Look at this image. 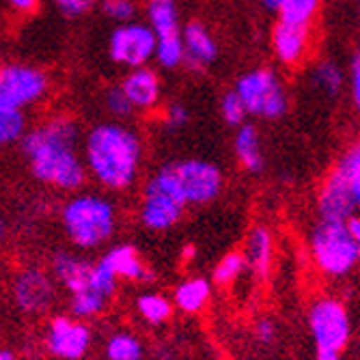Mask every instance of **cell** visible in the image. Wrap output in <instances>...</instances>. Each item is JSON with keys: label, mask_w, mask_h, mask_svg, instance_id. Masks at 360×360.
Segmentation results:
<instances>
[{"label": "cell", "mask_w": 360, "mask_h": 360, "mask_svg": "<svg viewBox=\"0 0 360 360\" xmlns=\"http://www.w3.org/2000/svg\"><path fill=\"white\" fill-rule=\"evenodd\" d=\"M20 145L28 171L37 181L70 194L86 184V162L78 151L80 125L72 117L56 115L30 127Z\"/></svg>", "instance_id": "cell-1"}, {"label": "cell", "mask_w": 360, "mask_h": 360, "mask_svg": "<svg viewBox=\"0 0 360 360\" xmlns=\"http://www.w3.org/2000/svg\"><path fill=\"white\" fill-rule=\"evenodd\" d=\"M89 175L108 192L132 188L143 169V141L123 121L93 125L82 145Z\"/></svg>", "instance_id": "cell-2"}, {"label": "cell", "mask_w": 360, "mask_h": 360, "mask_svg": "<svg viewBox=\"0 0 360 360\" xmlns=\"http://www.w3.org/2000/svg\"><path fill=\"white\" fill-rule=\"evenodd\" d=\"M117 205L106 194L74 192L60 205V229L76 250L106 246L117 233Z\"/></svg>", "instance_id": "cell-3"}, {"label": "cell", "mask_w": 360, "mask_h": 360, "mask_svg": "<svg viewBox=\"0 0 360 360\" xmlns=\"http://www.w3.org/2000/svg\"><path fill=\"white\" fill-rule=\"evenodd\" d=\"M315 268L328 278H345L360 264V252L347 222L319 220L309 240Z\"/></svg>", "instance_id": "cell-4"}, {"label": "cell", "mask_w": 360, "mask_h": 360, "mask_svg": "<svg viewBox=\"0 0 360 360\" xmlns=\"http://www.w3.org/2000/svg\"><path fill=\"white\" fill-rule=\"evenodd\" d=\"M188 207L190 205L186 203L169 165H165L147 179L141 192L139 216L145 229L165 233L184 218Z\"/></svg>", "instance_id": "cell-5"}, {"label": "cell", "mask_w": 360, "mask_h": 360, "mask_svg": "<svg viewBox=\"0 0 360 360\" xmlns=\"http://www.w3.org/2000/svg\"><path fill=\"white\" fill-rule=\"evenodd\" d=\"M58 283L50 270L28 264L13 272L11 276V300L13 307L28 317L48 315L58 298Z\"/></svg>", "instance_id": "cell-6"}, {"label": "cell", "mask_w": 360, "mask_h": 360, "mask_svg": "<svg viewBox=\"0 0 360 360\" xmlns=\"http://www.w3.org/2000/svg\"><path fill=\"white\" fill-rule=\"evenodd\" d=\"M248 108V115L261 119H281L287 112L289 100L285 86L274 70L259 68L244 74L233 89Z\"/></svg>", "instance_id": "cell-7"}, {"label": "cell", "mask_w": 360, "mask_h": 360, "mask_svg": "<svg viewBox=\"0 0 360 360\" xmlns=\"http://www.w3.org/2000/svg\"><path fill=\"white\" fill-rule=\"evenodd\" d=\"M41 347L52 360H84L93 347V328L72 313L52 315L44 326Z\"/></svg>", "instance_id": "cell-8"}, {"label": "cell", "mask_w": 360, "mask_h": 360, "mask_svg": "<svg viewBox=\"0 0 360 360\" xmlns=\"http://www.w3.org/2000/svg\"><path fill=\"white\" fill-rule=\"evenodd\" d=\"M145 15L158 37L155 60L165 70L184 65V28L175 0H145Z\"/></svg>", "instance_id": "cell-9"}, {"label": "cell", "mask_w": 360, "mask_h": 360, "mask_svg": "<svg viewBox=\"0 0 360 360\" xmlns=\"http://www.w3.org/2000/svg\"><path fill=\"white\" fill-rule=\"evenodd\" d=\"M309 330L317 349L343 352L352 341V319L339 298L321 296L309 309Z\"/></svg>", "instance_id": "cell-10"}, {"label": "cell", "mask_w": 360, "mask_h": 360, "mask_svg": "<svg viewBox=\"0 0 360 360\" xmlns=\"http://www.w3.org/2000/svg\"><path fill=\"white\" fill-rule=\"evenodd\" d=\"M50 80L44 70L28 63H7L0 70V108L26 110L48 95Z\"/></svg>", "instance_id": "cell-11"}, {"label": "cell", "mask_w": 360, "mask_h": 360, "mask_svg": "<svg viewBox=\"0 0 360 360\" xmlns=\"http://www.w3.org/2000/svg\"><path fill=\"white\" fill-rule=\"evenodd\" d=\"M169 169L188 205H207L216 201L222 192L224 177L214 162L188 158L169 162Z\"/></svg>", "instance_id": "cell-12"}, {"label": "cell", "mask_w": 360, "mask_h": 360, "mask_svg": "<svg viewBox=\"0 0 360 360\" xmlns=\"http://www.w3.org/2000/svg\"><path fill=\"white\" fill-rule=\"evenodd\" d=\"M158 37L147 22H127L117 24L108 39V54L117 65L127 70L147 68V63L155 58Z\"/></svg>", "instance_id": "cell-13"}, {"label": "cell", "mask_w": 360, "mask_h": 360, "mask_svg": "<svg viewBox=\"0 0 360 360\" xmlns=\"http://www.w3.org/2000/svg\"><path fill=\"white\" fill-rule=\"evenodd\" d=\"M50 272L68 298L95 287V261L82 250H56L50 259ZM97 289V287H95Z\"/></svg>", "instance_id": "cell-14"}, {"label": "cell", "mask_w": 360, "mask_h": 360, "mask_svg": "<svg viewBox=\"0 0 360 360\" xmlns=\"http://www.w3.org/2000/svg\"><path fill=\"white\" fill-rule=\"evenodd\" d=\"M358 214L354 192L345 175L335 169L323 177L317 190V216L328 222H349Z\"/></svg>", "instance_id": "cell-15"}, {"label": "cell", "mask_w": 360, "mask_h": 360, "mask_svg": "<svg viewBox=\"0 0 360 360\" xmlns=\"http://www.w3.org/2000/svg\"><path fill=\"white\" fill-rule=\"evenodd\" d=\"M311 30L309 26H298L281 22L272 28V52L283 65H298L309 52Z\"/></svg>", "instance_id": "cell-16"}, {"label": "cell", "mask_w": 360, "mask_h": 360, "mask_svg": "<svg viewBox=\"0 0 360 360\" xmlns=\"http://www.w3.org/2000/svg\"><path fill=\"white\" fill-rule=\"evenodd\" d=\"M102 259L108 264V268L119 276V281L127 283H151L155 281V272L145 264L141 252L129 244H115L110 246Z\"/></svg>", "instance_id": "cell-17"}, {"label": "cell", "mask_w": 360, "mask_h": 360, "mask_svg": "<svg viewBox=\"0 0 360 360\" xmlns=\"http://www.w3.org/2000/svg\"><path fill=\"white\" fill-rule=\"evenodd\" d=\"M121 86L139 112H149L158 108L162 97V82L153 70L149 68L129 70L127 76L121 80Z\"/></svg>", "instance_id": "cell-18"}, {"label": "cell", "mask_w": 360, "mask_h": 360, "mask_svg": "<svg viewBox=\"0 0 360 360\" xmlns=\"http://www.w3.org/2000/svg\"><path fill=\"white\" fill-rule=\"evenodd\" d=\"M218 56V46L201 22H190L184 28V63L190 70L199 72L212 65Z\"/></svg>", "instance_id": "cell-19"}, {"label": "cell", "mask_w": 360, "mask_h": 360, "mask_svg": "<svg viewBox=\"0 0 360 360\" xmlns=\"http://www.w3.org/2000/svg\"><path fill=\"white\" fill-rule=\"evenodd\" d=\"M248 270L257 278H268L272 270V259H274V238L270 229L264 224H257L250 229L246 238V248H244Z\"/></svg>", "instance_id": "cell-20"}, {"label": "cell", "mask_w": 360, "mask_h": 360, "mask_svg": "<svg viewBox=\"0 0 360 360\" xmlns=\"http://www.w3.org/2000/svg\"><path fill=\"white\" fill-rule=\"evenodd\" d=\"M212 298V283L205 276H192L181 281L173 291V304L181 313H201Z\"/></svg>", "instance_id": "cell-21"}, {"label": "cell", "mask_w": 360, "mask_h": 360, "mask_svg": "<svg viewBox=\"0 0 360 360\" xmlns=\"http://www.w3.org/2000/svg\"><path fill=\"white\" fill-rule=\"evenodd\" d=\"M233 151L240 165L248 173H261L264 171V149H261V136L259 129L250 123H244L238 127Z\"/></svg>", "instance_id": "cell-22"}, {"label": "cell", "mask_w": 360, "mask_h": 360, "mask_svg": "<svg viewBox=\"0 0 360 360\" xmlns=\"http://www.w3.org/2000/svg\"><path fill=\"white\" fill-rule=\"evenodd\" d=\"M104 356L106 360H143L145 345L134 333L115 330L104 341Z\"/></svg>", "instance_id": "cell-23"}, {"label": "cell", "mask_w": 360, "mask_h": 360, "mask_svg": "<svg viewBox=\"0 0 360 360\" xmlns=\"http://www.w3.org/2000/svg\"><path fill=\"white\" fill-rule=\"evenodd\" d=\"M173 302L158 291H143L136 298V313L149 326L167 323L173 315Z\"/></svg>", "instance_id": "cell-24"}, {"label": "cell", "mask_w": 360, "mask_h": 360, "mask_svg": "<svg viewBox=\"0 0 360 360\" xmlns=\"http://www.w3.org/2000/svg\"><path fill=\"white\" fill-rule=\"evenodd\" d=\"M319 7L321 0H283L276 11L281 15V22L311 26L319 13Z\"/></svg>", "instance_id": "cell-25"}, {"label": "cell", "mask_w": 360, "mask_h": 360, "mask_svg": "<svg viewBox=\"0 0 360 360\" xmlns=\"http://www.w3.org/2000/svg\"><path fill=\"white\" fill-rule=\"evenodd\" d=\"M248 270V261L244 252H226L212 272V283L218 287H229L231 283H236L244 272Z\"/></svg>", "instance_id": "cell-26"}, {"label": "cell", "mask_w": 360, "mask_h": 360, "mask_svg": "<svg viewBox=\"0 0 360 360\" xmlns=\"http://www.w3.org/2000/svg\"><path fill=\"white\" fill-rule=\"evenodd\" d=\"M28 134V121L20 108H0V143H22Z\"/></svg>", "instance_id": "cell-27"}, {"label": "cell", "mask_w": 360, "mask_h": 360, "mask_svg": "<svg viewBox=\"0 0 360 360\" xmlns=\"http://www.w3.org/2000/svg\"><path fill=\"white\" fill-rule=\"evenodd\" d=\"M313 82L323 93L337 95L343 89L345 76H343V72H341V68H339L337 63H333V60H319L313 68Z\"/></svg>", "instance_id": "cell-28"}, {"label": "cell", "mask_w": 360, "mask_h": 360, "mask_svg": "<svg viewBox=\"0 0 360 360\" xmlns=\"http://www.w3.org/2000/svg\"><path fill=\"white\" fill-rule=\"evenodd\" d=\"M337 169L349 181V188H352L354 199H356V207H358V214H360V143H356L354 147H349L341 155Z\"/></svg>", "instance_id": "cell-29"}, {"label": "cell", "mask_w": 360, "mask_h": 360, "mask_svg": "<svg viewBox=\"0 0 360 360\" xmlns=\"http://www.w3.org/2000/svg\"><path fill=\"white\" fill-rule=\"evenodd\" d=\"M104 106H106L108 115L115 121H125V119H129V117L136 112L134 104L129 102V97L125 95V91H123L121 84L106 89V93H104Z\"/></svg>", "instance_id": "cell-30"}, {"label": "cell", "mask_w": 360, "mask_h": 360, "mask_svg": "<svg viewBox=\"0 0 360 360\" xmlns=\"http://www.w3.org/2000/svg\"><path fill=\"white\" fill-rule=\"evenodd\" d=\"M102 13L117 22V24H127L139 18V0H102L100 3Z\"/></svg>", "instance_id": "cell-31"}, {"label": "cell", "mask_w": 360, "mask_h": 360, "mask_svg": "<svg viewBox=\"0 0 360 360\" xmlns=\"http://www.w3.org/2000/svg\"><path fill=\"white\" fill-rule=\"evenodd\" d=\"M220 117L224 119L226 125H231V127H240V125L246 123L248 108H246V104L242 102V97L236 91L226 93L220 100Z\"/></svg>", "instance_id": "cell-32"}, {"label": "cell", "mask_w": 360, "mask_h": 360, "mask_svg": "<svg viewBox=\"0 0 360 360\" xmlns=\"http://www.w3.org/2000/svg\"><path fill=\"white\" fill-rule=\"evenodd\" d=\"M100 0H52V5L65 15V18H80L89 13Z\"/></svg>", "instance_id": "cell-33"}, {"label": "cell", "mask_w": 360, "mask_h": 360, "mask_svg": "<svg viewBox=\"0 0 360 360\" xmlns=\"http://www.w3.org/2000/svg\"><path fill=\"white\" fill-rule=\"evenodd\" d=\"M190 121V110L181 102H173L165 108V125L169 129H181Z\"/></svg>", "instance_id": "cell-34"}, {"label": "cell", "mask_w": 360, "mask_h": 360, "mask_svg": "<svg viewBox=\"0 0 360 360\" xmlns=\"http://www.w3.org/2000/svg\"><path fill=\"white\" fill-rule=\"evenodd\" d=\"M349 93L356 110L360 112V48L356 50L349 63Z\"/></svg>", "instance_id": "cell-35"}, {"label": "cell", "mask_w": 360, "mask_h": 360, "mask_svg": "<svg viewBox=\"0 0 360 360\" xmlns=\"http://www.w3.org/2000/svg\"><path fill=\"white\" fill-rule=\"evenodd\" d=\"M276 335H278V330H276V323L272 319H259L255 323V339H257V343L272 345L276 341Z\"/></svg>", "instance_id": "cell-36"}, {"label": "cell", "mask_w": 360, "mask_h": 360, "mask_svg": "<svg viewBox=\"0 0 360 360\" xmlns=\"http://www.w3.org/2000/svg\"><path fill=\"white\" fill-rule=\"evenodd\" d=\"M5 3L9 5L11 11H15L20 15H30V13L37 11V7L41 5V0H5Z\"/></svg>", "instance_id": "cell-37"}, {"label": "cell", "mask_w": 360, "mask_h": 360, "mask_svg": "<svg viewBox=\"0 0 360 360\" xmlns=\"http://www.w3.org/2000/svg\"><path fill=\"white\" fill-rule=\"evenodd\" d=\"M347 226H349V231H352V236H354V242H356V246H358V252H360V214H356V216L347 222Z\"/></svg>", "instance_id": "cell-38"}, {"label": "cell", "mask_w": 360, "mask_h": 360, "mask_svg": "<svg viewBox=\"0 0 360 360\" xmlns=\"http://www.w3.org/2000/svg\"><path fill=\"white\" fill-rule=\"evenodd\" d=\"M317 360H341L339 352H326V349H317Z\"/></svg>", "instance_id": "cell-39"}, {"label": "cell", "mask_w": 360, "mask_h": 360, "mask_svg": "<svg viewBox=\"0 0 360 360\" xmlns=\"http://www.w3.org/2000/svg\"><path fill=\"white\" fill-rule=\"evenodd\" d=\"M0 360H18V354L9 347H5L3 352H0Z\"/></svg>", "instance_id": "cell-40"}, {"label": "cell", "mask_w": 360, "mask_h": 360, "mask_svg": "<svg viewBox=\"0 0 360 360\" xmlns=\"http://www.w3.org/2000/svg\"><path fill=\"white\" fill-rule=\"evenodd\" d=\"M264 3L270 7V9H278L281 7V3H283V0H264Z\"/></svg>", "instance_id": "cell-41"}, {"label": "cell", "mask_w": 360, "mask_h": 360, "mask_svg": "<svg viewBox=\"0 0 360 360\" xmlns=\"http://www.w3.org/2000/svg\"><path fill=\"white\" fill-rule=\"evenodd\" d=\"M358 349H360V339H358Z\"/></svg>", "instance_id": "cell-42"}]
</instances>
